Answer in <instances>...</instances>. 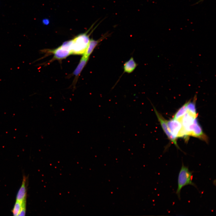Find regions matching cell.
I'll return each mask as SVG.
<instances>
[{"label":"cell","mask_w":216,"mask_h":216,"mask_svg":"<svg viewBox=\"0 0 216 216\" xmlns=\"http://www.w3.org/2000/svg\"><path fill=\"white\" fill-rule=\"evenodd\" d=\"M108 33L104 34L98 40H95L92 39H90L88 45L82 56L89 58V57L98 44L108 36Z\"/></svg>","instance_id":"7"},{"label":"cell","mask_w":216,"mask_h":216,"mask_svg":"<svg viewBox=\"0 0 216 216\" xmlns=\"http://www.w3.org/2000/svg\"><path fill=\"white\" fill-rule=\"evenodd\" d=\"M187 102L186 103L176 112L172 118L178 120L181 118L186 112Z\"/></svg>","instance_id":"11"},{"label":"cell","mask_w":216,"mask_h":216,"mask_svg":"<svg viewBox=\"0 0 216 216\" xmlns=\"http://www.w3.org/2000/svg\"><path fill=\"white\" fill-rule=\"evenodd\" d=\"M153 107L154 111L157 117L158 121L160 123L161 127L168 139L171 142L174 144L178 149L181 150L179 147L177 142V138L176 137L170 132L166 124V120L157 110L155 107L151 103Z\"/></svg>","instance_id":"4"},{"label":"cell","mask_w":216,"mask_h":216,"mask_svg":"<svg viewBox=\"0 0 216 216\" xmlns=\"http://www.w3.org/2000/svg\"><path fill=\"white\" fill-rule=\"evenodd\" d=\"M26 177L24 176L22 184L17 194L16 200L22 202L26 199Z\"/></svg>","instance_id":"8"},{"label":"cell","mask_w":216,"mask_h":216,"mask_svg":"<svg viewBox=\"0 0 216 216\" xmlns=\"http://www.w3.org/2000/svg\"><path fill=\"white\" fill-rule=\"evenodd\" d=\"M88 59V58H85L83 56L82 57L79 64L73 73L75 77L78 76L86 64Z\"/></svg>","instance_id":"10"},{"label":"cell","mask_w":216,"mask_h":216,"mask_svg":"<svg viewBox=\"0 0 216 216\" xmlns=\"http://www.w3.org/2000/svg\"><path fill=\"white\" fill-rule=\"evenodd\" d=\"M166 124L168 130L171 134L176 138L180 137L182 130V125L180 122L172 118L166 120Z\"/></svg>","instance_id":"5"},{"label":"cell","mask_w":216,"mask_h":216,"mask_svg":"<svg viewBox=\"0 0 216 216\" xmlns=\"http://www.w3.org/2000/svg\"><path fill=\"white\" fill-rule=\"evenodd\" d=\"M49 52L52 53L54 58L58 60L65 58L71 54L70 50L62 45L54 50H49Z\"/></svg>","instance_id":"6"},{"label":"cell","mask_w":216,"mask_h":216,"mask_svg":"<svg viewBox=\"0 0 216 216\" xmlns=\"http://www.w3.org/2000/svg\"><path fill=\"white\" fill-rule=\"evenodd\" d=\"M87 32L79 35L71 40V54H83L88 47L90 39Z\"/></svg>","instance_id":"3"},{"label":"cell","mask_w":216,"mask_h":216,"mask_svg":"<svg viewBox=\"0 0 216 216\" xmlns=\"http://www.w3.org/2000/svg\"><path fill=\"white\" fill-rule=\"evenodd\" d=\"M21 207V202L16 200L12 210V212L14 216H18Z\"/></svg>","instance_id":"12"},{"label":"cell","mask_w":216,"mask_h":216,"mask_svg":"<svg viewBox=\"0 0 216 216\" xmlns=\"http://www.w3.org/2000/svg\"><path fill=\"white\" fill-rule=\"evenodd\" d=\"M197 116V114L193 113L187 110L185 113L177 120L182 125L181 137L187 139L189 136H191L200 139L204 136L205 134L199 124Z\"/></svg>","instance_id":"1"},{"label":"cell","mask_w":216,"mask_h":216,"mask_svg":"<svg viewBox=\"0 0 216 216\" xmlns=\"http://www.w3.org/2000/svg\"><path fill=\"white\" fill-rule=\"evenodd\" d=\"M22 207L18 216H25L26 213V199L21 202Z\"/></svg>","instance_id":"13"},{"label":"cell","mask_w":216,"mask_h":216,"mask_svg":"<svg viewBox=\"0 0 216 216\" xmlns=\"http://www.w3.org/2000/svg\"><path fill=\"white\" fill-rule=\"evenodd\" d=\"M193 171H190L188 166H184L182 162V166L178 174V188L176 194L179 200H180V193L182 188L188 185H192L197 188V186L192 182Z\"/></svg>","instance_id":"2"},{"label":"cell","mask_w":216,"mask_h":216,"mask_svg":"<svg viewBox=\"0 0 216 216\" xmlns=\"http://www.w3.org/2000/svg\"><path fill=\"white\" fill-rule=\"evenodd\" d=\"M204 0H199L198 1L192 5V6L194 5L198 4L202 2Z\"/></svg>","instance_id":"14"},{"label":"cell","mask_w":216,"mask_h":216,"mask_svg":"<svg viewBox=\"0 0 216 216\" xmlns=\"http://www.w3.org/2000/svg\"><path fill=\"white\" fill-rule=\"evenodd\" d=\"M137 65L133 57H131L124 64V72L128 74L131 73L135 70Z\"/></svg>","instance_id":"9"}]
</instances>
